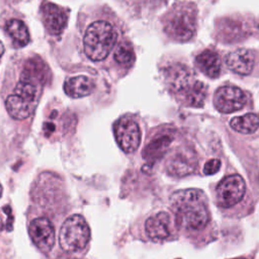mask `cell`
Returning a JSON list of instances; mask_svg holds the SVG:
<instances>
[{
	"mask_svg": "<svg viewBox=\"0 0 259 259\" xmlns=\"http://www.w3.org/2000/svg\"><path fill=\"white\" fill-rule=\"evenodd\" d=\"M165 33L173 40L185 42L193 38L197 29V7L190 1L176 2L163 16Z\"/></svg>",
	"mask_w": 259,
	"mask_h": 259,
	"instance_id": "5b68a950",
	"label": "cell"
},
{
	"mask_svg": "<svg viewBox=\"0 0 259 259\" xmlns=\"http://www.w3.org/2000/svg\"><path fill=\"white\" fill-rule=\"evenodd\" d=\"M171 210L178 228L201 231L209 222L207 199L199 189L189 188L174 192L170 198Z\"/></svg>",
	"mask_w": 259,
	"mask_h": 259,
	"instance_id": "7a4b0ae2",
	"label": "cell"
},
{
	"mask_svg": "<svg viewBox=\"0 0 259 259\" xmlns=\"http://www.w3.org/2000/svg\"><path fill=\"white\" fill-rule=\"evenodd\" d=\"M197 167V158L193 151L188 149H177L166 161L167 172L176 177L191 174Z\"/></svg>",
	"mask_w": 259,
	"mask_h": 259,
	"instance_id": "9a60e30c",
	"label": "cell"
},
{
	"mask_svg": "<svg viewBox=\"0 0 259 259\" xmlns=\"http://www.w3.org/2000/svg\"><path fill=\"white\" fill-rule=\"evenodd\" d=\"M114 135L119 148L125 153H133L140 146V126L130 117H122L115 123Z\"/></svg>",
	"mask_w": 259,
	"mask_h": 259,
	"instance_id": "8fae6325",
	"label": "cell"
},
{
	"mask_svg": "<svg viewBox=\"0 0 259 259\" xmlns=\"http://www.w3.org/2000/svg\"><path fill=\"white\" fill-rule=\"evenodd\" d=\"M256 30V24L251 18L243 15H231L221 18L215 24V32L218 38L223 42L234 44L247 38Z\"/></svg>",
	"mask_w": 259,
	"mask_h": 259,
	"instance_id": "52a82bcc",
	"label": "cell"
},
{
	"mask_svg": "<svg viewBox=\"0 0 259 259\" xmlns=\"http://www.w3.org/2000/svg\"><path fill=\"white\" fill-rule=\"evenodd\" d=\"M221 161L219 159H211L208 160L203 167V173L206 175H212L220 170Z\"/></svg>",
	"mask_w": 259,
	"mask_h": 259,
	"instance_id": "7402d4cb",
	"label": "cell"
},
{
	"mask_svg": "<svg viewBox=\"0 0 259 259\" xmlns=\"http://www.w3.org/2000/svg\"><path fill=\"white\" fill-rule=\"evenodd\" d=\"M28 234L34 245L42 252H50L55 244V230L49 219H34L28 227Z\"/></svg>",
	"mask_w": 259,
	"mask_h": 259,
	"instance_id": "5bb4252c",
	"label": "cell"
},
{
	"mask_svg": "<svg viewBox=\"0 0 259 259\" xmlns=\"http://www.w3.org/2000/svg\"><path fill=\"white\" fill-rule=\"evenodd\" d=\"M94 89V82L85 75H78L68 78L64 83L65 93L72 98L88 96Z\"/></svg>",
	"mask_w": 259,
	"mask_h": 259,
	"instance_id": "e0dca14e",
	"label": "cell"
},
{
	"mask_svg": "<svg viewBox=\"0 0 259 259\" xmlns=\"http://www.w3.org/2000/svg\"><path fill=\"white\" fill-rule=\"evenodd\" d=\"M194 64L196 68L206 77L214 79L221 75L222 59L219 52L212 48H207L195 56Z\"/></svg>",
	"mask_w": 259,
	"mask_h": 259,
	"instance_id": "2e32d148",
	"label": "cell"
},
{
	"mask_svg": "<svg viewBox=\"0 0 259 259\" xmlns=\"http://www.w3.org/2000/svg\"><path fill=\"white\" fill-rule=\"evenodd\" d=\"M40 15L47 31L53 35H60L68 23V11L52 2L44 1L40 6Z\"/></svg>",
	"mask_w": 259,
	"mask_h": 259,
	"instance_id": "7c38bea8",
	"label": "cell"
},
{
	"mask_svg": "<svg viewBox=\"0 0 259 259\" xmlns=\"http://www.w3.org/2000/svg\"><path fill=\"white\" fill-rule=\"evenodd\" d=\"M246 102V93L239 87L232 85H225L218 88L213 96V104L222 113H231L240 110L245 106Z\"/></svg>",
	"mask_w": 259,
	"mask_h": 259,
	"instance_id": "30bf717a",
	"label": "cell"
},
{
	"mask_svg": "<svg viewBox=\"0 0 259 259\" xmlns=\"http://www.w3.org/2000/svg\"><path fill=\"white\" fill-rule=\"evenodd\" d=\"M2 193H3V187H2V185L0 184V197L2 196Z\"/></svg>",
	"mask_w": 259,
	"mask_h": 259,
	"instance_id": "cb8c5ba5",
	"label": "cell"
},
{
	"mask_svg": "<svg viewBox=\"0 0 259 259\" xmlns=\"http://www.w3.org/2000/svg\"><path fill=\"white\" fill-rule=\"evenodd\" d=\"M117 27L109 20L96 19L89 23L83 34V51L92 62L104 61L118 42Z\"/></svg>",
	"mask_w": 259,
	"mask_h": 259,
	"instance_id": "277c9868",
	"label": "cell"
},
{
	"mask_svg": "<svg viewBox=\"0 0 259 259\" xmlns=\"http://www.w3.org/2000/svg\"><path fill=\"white\" fill-rule=\"evenodd\" d=\"M90 237V228L85 219L82 215L74 214L62 225L59 233V244L65 252L75 253L87 246Z\"/></svg>",
	"mask_w": 259,
	"mask_h": 259,
	"instance_id": "8992f818",
	"label": "cell"
},
{
	"mask_svg": "<svg viewBox=\"0 0 259 259\" xmlns=\"http://www.w3.org/2000/svg\"><path fill=\"white\" fill-rule=\"evenodd\" d=\"M4 28L16 47L21 48L29 42L30 36L28 28L22 20L11 18L6 21Z\"/></svg>",
	"mask_w": 259,
	"mask_h": 259,
	"instance_id": "ac0fdd59",
	"label": "cell"
},
{
	"mask_svg": "<svg viewBox=\"0 0 259 259\" xmlns=\"http://www.w3.org/2000/svg\"><path fill=\"white\" fill-rule=\"evenodd\" d=\"M245 191L246 184L244 179L238 174L230 175L223 179L217 187V203L222 207H232L242 200Z\"/></svg>",
	"mask_w": 259,
	"mask_h": 259,
	"instance_id": "ba28073f",
	"label": "cell"
},
{
	"mask_svg": "<svg viewBox=\"0 0 259 259\" xmlns=\"http://www.w3.org/2000/svg\"><path fill=\"white\" fill-rule=\"evenodd\" d=\"M45 64L38 58L29 59L24 64L19 81L5 101L7 112L12 118L22 120L34 111L45 80Z\"/></svg>",
	"mask_w": 259,
	"mask_h": 259,
	"instance_id": "6da1fadb",
	"label": "cell"
},
{
	"mask_svg": "<svg viewBox=\"0 0 259 259\" xmlns=\"http://www.w3.org/2000/svg\"><path fill=\"white\" fill-rule=\"evenodd\" d=\"M164 77L170 92L187 106L201 107L207 95L206 85L198 80L186 65L174 63L164 69Z\"/></svg>",
	"mask_w": 259,
	"mask_h": 259,
	"instance_id": "3957f363",
	"label": "cell"
},
{
	"mask_svg": "<svg viewBox=\"0 0 259 259\" xmlns=\"http://www.w3.org/2000/svg\"><path fill=\"white\" fill-rule=\"evenodd\" d=\"M114 61L122 67H131L135 62L133 46L125 40H119L113 50Z\"/></svg>",
	"mask_w": 259,
	"mask_h": 259,
	"instance_id": "ffe728a7",
	"label": "cell"
},
{
	"mask_svg": "<svg viewBox=\"0 0 259 259\" xmlns=\"http://www.w3.org/2000/svg\"><path fill=\"white\" fill-rule=\"evenodd\" d=\"M176 227L174 217L166 211H161L150 217L145 224L147 236L156 242L169 239L173 235Z\"/></svg>",
	"mask_w": 259,
	"mask_h": 259,
	"instance_id": "4fadbf2b",
	"label": "cell"
},
{
	"mask_svg": "<svg viewBox=\"0 0 259 259\" xmlns=\"http://www.w3.org/2000/svg\"><path fill=\"white\" fill-rule=\"evenodd\" d=\"M171 143V139L168 136H162L155 141H153L146 149L149 158H159L167 150L168 146Z\"/></svg>",
	"mask_w": 259,
	"mask_h": 259,
	"instance_id": "44dd1931",
	"label": "cell"
},
{
	"mask_svg": "<svg viewBox=\"0 0 259 259\" xmlns=\"http://www.w3.org/2000/svg\"><path fill=\"white\" fill-rule=\"evenodd\" d=\"M231 127L241 134H253L259 128V115L256 113H246L242 116L234 117L230 121Z\"/></svg>",
	"mask_w": 259,
	"mask_h": 259,
	"instance_id": "d6986e66",
	"label": "cell"
},
{
	"mask_svg": "<svg viewBox=\"0 0 259 259\" xmlns=\"http://www.w3.org/2000/svg\"><path fill=\"white\" fill-rule=\"evenodd\" d=\"M3 54H4V47H3L2 42L0 41V61H1V58H2Z\"/></svg>",
	"mask_w": 259,
	"mask_h": 259,
	"instance_id": "603a6c76",
	"label": "cell"
},
{
	"mask_svg": "<svg viewBox=\"0 0 259 259\" xmlns=\"http://www.w3.org/2000/svg\"><path fill=\"white\" fill-rule=\"evenodd\" d=\"M226 65L235 74L249 76L259 66V52L251 49H237L228 54Z\"/></svg>",
	"mask_w": 259,
	"mask_h": 259,
	"instance_id": "9c48e42d",
	"label": "cell"
}]
</instances>
